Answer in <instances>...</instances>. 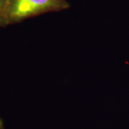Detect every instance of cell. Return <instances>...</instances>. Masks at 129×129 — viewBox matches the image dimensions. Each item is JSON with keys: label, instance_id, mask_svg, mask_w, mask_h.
Segmentation results:
<instances>
[{"label": "cell", "instance_id": "1", "mask_svg": "<svg viewBox=\"0 0 129 129\" xmlns=\"http://www.w3.org/2000/svg\"><path fill=\"white\" fill-rule=\"evenodd\" d=\"M68 7L66 0H7V24L18 23L32 17Z\"/></svg>", "mask_w": 129, "mask_h": 129}, {"label": "cell", "instance_id": "2", "mask_svg": "<svg viewBox=\"0 0 129 129\" xmlns=\"http://www.w3.org/2000/svg\"><path fill=\"white\" fill-rule=\"evenodd\" d=\"M7 0H0V27L8 25L7 20Z\"/></svg>", "mask_w": 129, "mask_h": 129}]
</instances>
